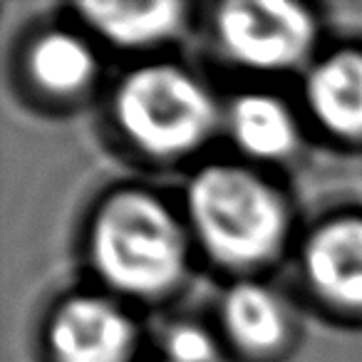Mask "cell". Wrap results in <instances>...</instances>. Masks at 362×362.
Masks as SVG:
<instances>
[{
	"mask_svg": "<svg viewBox=\"0 0 362 362\" xmlns=\"http://www.w3.org/2000/svg\"><path fill=\"white\" fill-rule=\"evenodd\" d=\"M117 119L124 134L156 156H176L199 146L214 127L209 92L171 65L132 72L117 92Z\"/></svg>",
	"mask_w": 362,
	"mask_h": 362,
	"instance_id": "obj_3",
	"label": "cell"
},
{
	"mask_svg": "<svg viewBox=\"0 0 362 362\" xmlns=\"http://www.w3.org/2000/svg\"><path fill=\"white\" fill-rule=\"evenodd\" d=\"M166 362H169V360H166Z\"/></svg>",
	"mask_w": 362,
	"mask_h": 362,
	"instance_id": "obj_13",
	"label": "cell"
},
{
	"mask_svg": "<svg viewBox=\"0 0 362 362\" xmlns=\"http://www.w3.org/2000/svg\"><path fill=\"white\" fill-rule=\"evenodd\" d=\"M169 362H214V340L194 325H181L166 335Z\"/></svg>",
	"mask_w": 362,
	"mask_h": 362,
	"instance_id": "obj_12",
	"label": "cell"
},
{
	"mask_svg": "<svg viewBox=\"0 0 362 362\" xmlns=\"http://www.w3.org/2000/svg\"><path fill=\"white\" fill-rule=\"evenodd\" d=\"M82 16L119 45H144L166 37L181 23L179 3H85Z\"/></svg>",
	"mask_w": 362,
	"mask_h": 362,
	"instance_id": "obj_8",
	"label": "cell"
},
{
	"mask_svg": "<svg viewBox=\"0 0 362 362\" xmlns=\"http://www.w3.org/2000/svg\"><path fill=\"white\" fill-rule=\"evenodd\" d=\"M218 35L231 57L258 70H283L305 57L315 25L300 6L283 0H236L218 13Z\"/></svg>",
	"mask_w": 362,
	"mask_h": 362,
	"instance_id": "obj_4",
	"label": "cell"
},
{
	"mask_svg": "<svg viewBox=\"0 0 362 362\" xmlns=\"http://www.w3.org/2000/svg\"><path fill=\"white\" fill-rule=\"evenodd\" d=\"M189 216L206 251L221 263L266 261L283 241L281 197L238 166H206L189 187Z\"/></svg>",
	"mask_w": 362,
	"mask_h": 362,
	"instance_id": "obj_2",
	"label": "cell"
},
{
	"mask_svg": "<svg viewBox=\"0 0 362 362\" xmlns=\"http://www.w3.org/2000/svg\"><path fill=\"white\" fill-rule=\"evenodd\" d=\"M223 322L228 332L248 350H271L286 335L281 303L266 288L241 283L223 300Z\"/></svg>",
	"mask_w": 362,
	"mask_h": 362,
	"instance_id": "obj_10",
	"label": "cell"
},
{
	"mask_svg": "<svg viewBox=\"0 0 362 362\" xmlns=\"http://www.w3.org/2000/svg\"><path fill=\"white\" fill-rule=\"evenodd\" d=\"M132 345L129 315L105 298L77 296L52 317L50 347L57 362H124Z\"/></svg>",
	"mask_w": 362,
	"mask_h": 362,
	"instance_id": "obj_5",
	"label": "cell"
},
{
	"mask_svg": "<svg viewBox=\"0 0 362 362\" xmlns=\"http://www.w3.org/2000/svg\"><path fill=\"white\" fill-rule=\"evenodd\" d=\"M305 271L327 300L362 308V218L325 223L308 241Z\"/></svg>",
	"mask_w": 362,
	"mask_h": 362,
	"instance_id": "obj_6",
	"label": "cell"
},
{
	"mask_svg": "<svg viewBox=\"0 0 362 362\" xmlns=\"http://www.w3.org/2000/svg\"><path fill=\"white\" fill-rule=\"evenodd\" d=\"M95 67L90 45L70 33H47L30 50L33 77L55 95H72L87 87Z\"/></svg>",
	"mask_w": 362,
	"mask_h": 362,
	"instance_id": "obj_11",
	"label": "cell"
},
{
	"mask_svg": "<svg viewBox=\"0 0 362 362\" xmlns=\"http://www.w3.org/2000/svg\"><path fill=\"white\" fill-rule=\"evenodd\" d=\"M308 105L330 132L362 136V55H330L308 77Z\"/></svg>",
	"mask_w": 362,
	"mask_h": 362,
	"instance_id": "obj_7",
	"label": "cell"
},
{
	"mask_svg": "<svg viewBox=\"0 0 362 362\" xmlns=\"http://www.w3.org/2000/svg\"><path fill=\"white\" fill-rule=\"evenodd\" d=\"M236 141L253 156L278 159L296 146V124L283 102L268 95H246L231 110Z\"/></svg>",
	"mask_w": 362,
	"mask_h": 362,
	"instance_id": "obj_9",
	"label": "cell"
},
{
	"mask_svg": "<svg viewBox=\"0 0 362 362\" xmlns=\"http://www.w3.org/2000/svg\"><path fill=\"white\" fill-rule=\"evenodd\" d=\"M92 258L117 291L159 296L184 273V238L164 204L127 192L102 206L92 228Z\"/></svg>",
	"mask_w": 362,
	"mask_h": 362,
	"instance_id": "obj_1",
	"label": "cell"
}]
</instances>
